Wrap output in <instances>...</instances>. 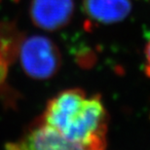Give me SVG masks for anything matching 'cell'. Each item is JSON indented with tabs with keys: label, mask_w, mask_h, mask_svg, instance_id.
<instances>
[{
	"label": "cell",
	"mask_w": 150,
	"mask_h": 150,
	"mask_svg": "<svg viewBox=\"0 0 150 150\" xmlns=\"http://www.w3.org/2000/svg\"><path fill=\"white\" fill-rule=\"evenodd\" d=\"M17 54L23 71L33 79H50L57 74L62 64L58 46L43 35H32L22 40Z\"/></svg>",
	"instance_id": "2"
},
{
	"label": "cell",
	"mask_w": 150,
	"mask_h": 150,
	"mask_svg": "<svg viewBox=\"0 0 150 150\" xmlns=\"http://www.w3.org/2000/svg\"><path fill=\"white\" fill-rule=\"evenodd\" d=\"M5 150H85L72 143L43 123L29 131L18 142H10Z\"/></svg>",
	"instance_id": "4"
},
{
	"label": "cell",
	"mask_w": 150,
	"mask_h": 150,
	"mask_svg": "<svg viewBox=\"0 0 150 150\" xmlns=\"http://www.w3.org/2000/svg\"><path fill=\"white\" fill-rule=\"evenodd\" d=\"M144 54H145V61H146L145 72L150 77V38L148 39L147 43H146V45H145Z\"/></svg>",
	"instance_id": "6"
},
{
	"label": "cell",
	"mask_w": 150,
	"mask_h": 150,
	"mask_svg": "<svg viewBox=\"0 0 150 150\" xmlns=\"http://www.w3.org/2000/svg\"><path fill=\"white\" fill-rule=\"evenodd\" d=\"M83 8L90 20L101 25L124 21L130 15L131 0H83Z\"/></svg>",
	"instance_id": "5"
},
{
	"label": "cell",
	"mask_w": 150,
	"mask_h": 150,
	"mask_svg": "<svg viewBox=\"0 0 150 150\" xmlns=\"http://www.w3.org/2000/svg\"><path fill=\"white\" fill-rule=\"evenodd\" d=\"M74 12L73 0H32L29 14L37 28L55 31L70 22Z\"/></svg>",
	"instance_id": "3"
},
{
	"label": "cell",
	"mask_w": 150,
	"mask_h": 150,
	"mask_svg": "<svg viewBox=\"0 0 150 150\" xmlns=\"http://www.w3.org/2000/svg\"><path fill=\"white\" fill-rule=\"evenodd\" d=\"M42 123L85 150H104L107 113L100 96L81 89L59 93L48 103Z\"/></svg>",
	"instance_id": "1"
}]
</instances>
